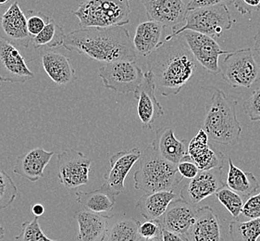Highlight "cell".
<instances>
[{"instance_id": "obj_32", "label": "cell", "mask_w": 260, "mask_h": 241, "mask_svg": "<svg viewBox=\"0 0 260 241\" xmlns=\"http://www.w3.org/2000/svg\"><path fill=\"white\" fill-rule=\"evenodd\" d=\"M14 241H59L50 239L42 230L37 216L31 221H26L21 225L20 234L14 237Z\"/></svg>"}, {"instance_id": "obj_42", "label": "cell", "mask_w": 260, "mask_h": 241, "mask_svg": "<svg viewBox=\"0 0 260 241\" xmlns=\"http://www.w3.org/2000/svg\"><path fill=\"white\" fill-rule=\"evenodd\" d=\"M31 210H32V214L35 215V216L39 217V216L44 215V213H45V207L42 204L37 203V204H35L32 206Z\"/></svg>"}, {"instance_id": "obj_17", "label": "cell", "mask_w": 260, "mask_h": 241, "mask_svg": "<svg viewBox=\"0 0 260 241\" xmlns=\"http://www.w3.org/2000/svg\"><path fill=\"white\" fill-rule=\"evenodd\" d=\"M197 210L182 198L172 200L166 213L159 219L163 229L187 235L196 221Z\"/></svg>"}, {"instance_id": "obj_43", "label": "cell", "mask_w": 260, "mask_h": 241, "mask_svg": "<svg viewBox=\"0 0 260 241\" xmlns=\"http://www.w3.org/2000/svg\"><path fill=\"white\" fill-rule=\"evenodd\" d=\"M254 41H255V51L260 56V30L255 34L254 37Z\"/></svg>"}, {"instance_id": "obj_29", "label": "cell", "mask_w": 260, "mask_h": 241, "mask_svg": "<svg viewBox=\"0 0 260 241\" xmlns=\"http://www.w3.org/2000/svg\"><path fill=\"white\" fill-rule=\"evenodd\" d=\"M140 222L134 218H125L115 222L108 231L109 241H138Z\"/></svg>"}, {"instance_id": "obj_33", "label": "cell", "mask_w": 260, "mask_h": 241, "mask_svg": "<svg viewBox=\"0 0 260 241\" xmlns=\"http://www.w3.org/2000/svg\"><path fill=\"white\" fill-rule=\"evenodd\" d=\"M18 189L11 176L0 169V210L10 207L15 200Z\"/></svg>"}, {"instance_id": "obj_34", "label": "cell", "mask_w": 260, "mask_h": 241, "mask_svg": "<svg viewBox=\"0 0 260 241\" xmlns=\"http://www.w3.org/2000/svg\"><path fill=\"white\" fill-rule=\"evenodd\" d=\"M51 17L40 11H28L26 13L27 28L31 37H37L47 26Z\"/></svg>"}, {"instance_id": "obj_9", "label": "cell", "mask_w": 260, "mask_h": 241, "mask_svg": "<svg viewBox=\"0 0 260 241\" xmlns=\"http://www.w3.org/2000/svg\"><path fill=\"white\" fill-rule=\"evenodd\" d=\"M92 165V159L83 152L67 149L57 154V178L66 189H73L86 185Z\"/></svg>"}, {"instance_id": "obj_1", "label": "cell", "mask_w": 260, "mask_h": 241, "mask_svg": "<svg viewBox=\"0 0 260 241\" xmlns=\"http://www.w3.org/2000/svg\"><path fill=\"white\" fill-rule=\"evenodd\" d=\"M146 58L156 89L164 97L179 94L198 67L197 59L182 36L165 38Z\"/></svg>"}, {"instance_id": "obj_31", "label": "cell", "mask_w": 260, "mask_h": 241, "mask_svg": "<svg viewBox=\"0 0 260 241\" xmlns=\"http://www.w3.org/2000/svg\"><path fill=\"white\" fill-rule=\"evenodd\" d=\"M216 197L234 218H237L242 214L243 206L245 203L243 197L234 192V190H232L227 186L218 191L216 193Z\"/></svg>"}, {"instance_id": "obj_14", "label": "cell", "mask_w": 260, "mask_h": 241, "mask_svg": "<svg viewBox=\"0 0 260 241\" xmlns=\"http://www.w3.org/2000/svg\"><path fill=\"white\" fill-rule=\"evenodd\" d=\"M141 156L142 152L138 147L117 152L110 158V168L104 174L105 183L102 187L115 196L122 193L125 189V179Z\"/></svg>"}, {"instance_id": "obj_38", "label": "cell", "mask_w": 260, "mask_h": 241, "mask_svg": "<svg viewBox=\"0 0 260 241\" xmlns=\"http://www.w3.org/2000/svg\"><path fill=\"white\" fill-rule=\"evenodd\" d=\"M177 168L179 173L182 177L189 179V180L194 178L198 175V173L200 172L198 165L192 162L189 156L185 158L181 163H178Z\"/></svg>"}, {"instance_id": "obj_3", "label": "cell", "mask_w": 260, "mask_h": 241, "mask_svg": "<svg viewBox=\"0 0 260 241\" xmlns=\"http://www.w3.org/2000/svg\"><path fill=\"white\" fill-rule=\"evenodd\" d=\"M236 107L237 100L229 98L222 90H216L211 96L202 126L211 141L232 146L239 141L243 130Z\"/></svg>"}, {"instance_id": "obj_28", "label": "cell", "mask_w": 260, "mask_h": 241, "mask_svg": "<svg viewBox=\"0 0 260 241\" xmlns=\"http://www.w3.org/2000/svg\"><path fill=\"white\" fill-rule=\"evenodd\" d=\"M66 34L56 21L51 18L47 26L38 34L37 37L31 38V45L35 48H45L49 50L51 48L63 47Z\"/></svg>"}, {"instance_id": "obj_5", "label": "cell", "mask_w": 260, "mask_h": 241, "mask_svg": "<svg viewBox=\"0 0 260 241\" xmlns=\"http://www.w3.org/2000/svg\"><path fill=\"white\" fill-rule=\"evenodd\" d=\"M72 12L82 29L124 26L130 22V0H84Z\"/></svg>"}, {"instance_id": "obj_12", "label": "cell", "mask_w": 260, "mask_h": 241, "mask_svg": "<svg viewBox=\"0 0 260 241\" xmlns=\"http://www.w3.org/2000/svg\"><path fill=\"white\" fill-rule=\"evenodd\" d=\"M222 168L206 170L198 173L194 178L189 180L181 190V198L188 204L196 206L203 199L216 195L225 187L222 177Z\"/></svg>"}, {"instance_id": "obj_27", "label": "cell", "mask_w": 260, "mask_h": 241, "mask_svg": "<svg viewBox=\"0 0 260 241\" xmlns=\"http://www.w3.org/2000/svg\"><path fill=\"white\" fill-rule=\"evenodd\" d=\"M115 197V195L102 187L90 192L76 193V201L85 210L101 214L110 212L114 208L116 203Z\"/></svg>"}, {"instance_id": "obj_18", "label": "cell", "mask_w": 260, "mask_h": 241, "mask_svg": "<svg viewBox=\"0 0 260 241\" xmlns=\"http://www.w3.org/2000/svg\"><path fill=\"white\" fill-rule=\"evenodd\" d=\"M208 140L207 133L203 129H200L188 144V156L201 171L223 166V154L213 150L208 145Z\"/></svg>"}, {"instance_id": "obj_40", "label": "cell", "mask_w": 260, "mask_h": 241, "mask_svg": "<svg viewBox=\"0 0 260 241\" xmlns=\"http://www.w3.org/2000/svg\"><path fill=\"white\" fill-rule=\"evenodd\" d=\"M234 6L242 15L251 14L260 10V0H236Z\"/></svg>"}, {"instance_id": "obj_6", "label": "cell", "mask_w": 260, "mask_h": 241, "mask_svg": "<svg viewBox=\"0 0 260 241\" xmlns=\"http://www.w3.org/2000/svg\"><path fill=\"white\" fill-rule=\"evenodd\" d=\"M234 22L227 6L199 8L188 11L182 25L172 27V34L165 38L171 39L181 36L183 32L192 31L217 39L222 36L224 31L230 30Z\"/></svg>"}, {"instance_id": "obj_35", "label": "cell", "mask_w": 260, "mask_h": 241, "mask_svg": "<svg viewBox=\"0 0 260 241\" xmlns=\"http://www.w3.org/2000/svg\"><path fill=\"white\" fill-rule=\"evenodd\" d=\"M243 109L252 122H260V88L255 89L245 100Z\"/></svg>"}, {"instance_id": "obj_45", "label": "cell", "mask_w": 260, "mask_h": 241, "mask_svg": "<svg viewBox=\"0 0 260 241\" xmlns=\"http://www.w3.org/2000/svg\"><path fill=\"white\" fill-rule=\"evenodd\" d=\"M5 237V229L0 225V240Z\"/></svg>"}, {"instance_id": "obj_10", "label": "cell", "mask_w": 260, "mask_h": 241, "mask_svg": "<svg viewBox=\"0 0 260 241\" xmlns=\"http://www.w3.org/2000/svg\"><path fill=\"white\" fill-rule=\"evenodd\" d=\"M198 63L211 74L220 73L219 57L227 55L216 39L197 32L185 31L181 35Z\"/></svg>"}, {"instance_id": "obj_8", "label": "cell", "mask_w": 260, "mask_h": 241, "mask_svg": "<svg viewBox=\"0 0 260 241\" xmlns=\"http://www.w3.org/2000/svg\"><path fill=\"white\" fill-rule=\"evenodd\" d=\"M144 74L135 61L108 63L99 71L105 87L118 94L135 93L144 80Z\"/></svg>"}, {"instance_id": "obj_23", "label": "cell", "mask_w": 260, "mask_h": 241, "mask_svg": "<svg viewBox=\"0 0 260 241\" xmlns=\"http://www.w3.org/2000/svg\"><path fill=\"white\" fill-rule=\"evenodd\" d=\"M74 217L78 223V241H104L110 217L87 210H78Z\"/></svg>"}, {"instance_id": "obj_22", "label": "cell", "mask_w": 260, "mask_h": 241, "mask_svg": "<svg viewBox=\"0 0 260 241\" xmlns=\"http://www.w3.org/2000/svg\"><path fill=\"white\" fill-rule=\"evenodd\" d=\"M41 62L45 72L57 85L73 84L77 80L70 58L61 53L47 50L42 55Z\"/></svg>"}, {"instance_id": "obj_25", "label": "cell", "mask_w": 260, "mask_h": 241, "mask_svg": "<svg viewBox=\"0 0 260 241\" xmlns=\"http://www.w3.org/2000/svg\"><path fill=\"white\" fill-rule=\"evenodd\" d=\"M175 197L176 194L173 191H158L143 195L138 200L136 208L146 220H159Z\"/></svg>"}, {"instance_id": "obj_4", "label": "cell", "mask_w": 260, "mask_h": 241, "mask_svg": "<svg viewBox=\"0 0 260 241\" xmlns=\"http://www.w3.org/2000/svg\"><path fill=\"white\" fill-rule=\"evenodd\" d=\"M177 164L170 163L150 145L139 160V168L134 174L135 188L146 194L172 191L182 181Z\"/></svg>"}, {"instance_id": "obj_44", "label": "cell", "mask_w": 260, "mask_h": 241, "mask_svg": "<svg viewBox=\"0 0 260 241\" xmlns=\"http://www.w3.org/2000/svg\"><path fill=\"white\" fill-rule=\"evenodd\" d=\"M138 241H163L162 240V236H156L154 238H145V237H141Z\"/></svg>"}, {"instance_id": "obj_47", "label": "cell", "mask_w": 260, "mask_h": 241, "mask_svg": "<svg viewBox=\"0 0 260 241\" xmlns=\"http://www.w3.org/2000/svg\"><path fill=\"white\" fill-rule=\"evenodd\" d=\"M184 1H185V3H186V4H188V3H189L191 0H184Z\"/></svg>"}, {"instance_id": "obj_16", "label": "cell", "mask_w": 260, "mask_h": 241, "mask_svg": "<svg viewBox=\"0 0 260 241\" xmlns=\"http://www.w3.org/2000/svg\"><path fill=\"white\" fill-rule=\"evenodd\" d=\"M149 21H156L165 27L182 25L187 12L184 0H141Z\"/></svg>"}, {"instance_id": "obj_37", "label": "cell", "mask_w": 260, "mask_h": 241, "mask_svg": "<svg viewBox=\"0 0 260 241\" xmlns=\"http://www.w3.org/2000/svg\"><path fill=\"white\" fill-rule=\"evenodd\" d=\"M162 229L163 227L159 221H146L139 226V234L141 237L154 238L162 236Z\"/></svg>"}, {"instance_id": "obj_36", "label": "cell", "mask_w": 260, "mask_h": 241, "mask_svg": "<svg viewBox=\"0 0 260 241\" xmlns=\"http://www.w3.org/2000/svg\"><path fill=\"white\" fill-rule=\"evenodd\" d=\"M242 215L248 220L260 218V192L252 195L248 199H245Z\"/></svg>"}, {"instance_id": "obj_21", "label": "cell", "mask_w": 260, "mask_h": 241, "mask_svg": "<svg viewBox=\"0 0 260 241\" xmlns=\"http://www.w3.org/2000/svg\"><path fill=\"white\" fill-rule=\"evenodd\" d=\"M188 144L178 139L172 128L164 126L156 130L152 146L168 162L178 164L188 157Z\"/></svg>"}, {"instance_id": "obj_30", "label": "cell", "mask_w": 260, "mask_h": 241, "mask_svg": "<svg viewBox=\"0 0 260 241\" xmlns=\"http://www.w3.org/2000/svg\"><path fill=\"white\" fill-rule=\"evenodd\" d=\"M229 235L232 241H257L260 236V218L247 221H232Z\"/></svg>"}, {"instance_id": "obj_46", "label": "cell", "mask_w": 260, "mask_h": 241, "mask_svg": "<svg viewBox=\"0 0 260 241\" xmlns=\"http://www.w3.org/2000/svg\"><path fill=\"white\" fill-rule=\"evenodd\" d=\"M11 0H0V6H4L8 3H10Z\"/></svg>"}, {"instance_id": "obj_7", "label": "cell", "mask_w": 260, "mask_h": 241, "mask_svg": "<svg viewBox=\"0 0 260 241\" xmlns=\"http://www.w3.org/2000/svg\"><path fill=\"white\" fill-rule=\"evenodd\" d=\"M220 74L234 88H249L260 82V64L256 63L251 48L239 49L227 54L220 66Z\"/></svg>"}, {"instance_id": "obj_13", "label": "cell", "mask_w": 260, "mask_h": 241, "mask_svg": "<svg viewBox=\"0 0 260 241\" xmlns=\"http://www.w3.org/2000/svg\"><path fill=\"white\" fill-rule=\"evenodd\" d=\"M0 38L20 48H27L31 43L26 14L17 0L0 16Z\"/></svg>"}, {"instance_id": "obj_19", "label": "cell", "mask_w": 260, "mask_h": 241, "mask_svg": "<svg viewBox=\"0 0 260 241\" xmlns=\"http://www.w3.org/2000/svg\"><path fill=\"white\" fill-rule=\"evenodd\" d=\"M186 236L189 241H222L219 217L212 208L204 206L197 210L196 221Z\"/></svg>"}, {"instance_id": "obj_39", "label": "cell", "mask_w": 260, "mask_h": 241, "mask_svg": "<svg viewBox=\"0 0 260 241\" xmlns=\"http://www.w3.org/2000/svg\"><path fill=\"white\" fill-rule=\"evenodd\" d=\"M236 0H191L187 4V11L199 9V8H206V7H213V6L233 5Z\"/></svg>"}, {"instance_id": "obj_11", "label": "cell", "mask_w": 260, "mask_h": 241, "mask_svg": "<svg viewBox=\"0 0 260 241\" xmlns=\"http://www.w3.org/2000/svg\"><path fill=\"white\" fill-rule=\"evenodd\" d=\"M34 78L18 47L0 38V82L23 84Z\"/></svg>"}, {"instance_id": "obj_41", "label": "cell", "mask_w": 260, "mask_h": 241, "mask_svg": "<svg viewBox=\"0 0 260 241\" xmlns=\"http://www.w3.org/2000/svg\"><path fill=\"white\" fill-rule=\"evenodd\" d=\"M162 240L163 241H189L185 235H181L172 231L162 229Z\"/></svg>"}, {"instance_id": "obj_26", "label": "cell", "mask_w": 260, "mask_h": 241, "mask_svg": "<svg viewBox=\"0 0 260 241\" xmlns=\"http://www.w3.org/2000/svg\"><path fill=\"white\" fill-rule=\"evenodd\" d=\"M228 163L229 169L226 177L227 187L242 196L243 199H248L255 194L259 189V183L255 174L235 166L232 159H229Z\"/></svg>"}, {"instance_id": "obj_15", "label": "cell", "mask_w": 260, "mask_h": 241, "mask_svg": "<svg viewBox=\"0 0 260 241\" xmlns=\"http://www.w3.org/2000/svg\"><path fill=\"white\" fill-rule=\"evenodd\" d=\"M156 84L151 72L144 74V80L135 92L137 100V114L144 128L151 129L155 120L164 115V109L156 97Z\"/></svg>"}, {"instance_id": "obj_24", "label": "cell", "mask_w": 260, "mask_h": 241, "mask_svg": "<svg viewBox=\"0 0 260 241\" xmlns=\"http://www.w3.org/2000/svg\"><path fill=\"white\" fill-rule=\"evenodd\" d=\"M164 29L165 27L161 23L154 21H144L138 24L133 40L136 51L144 57H148L161 42L160 38Z\"/></svg>"}, {"instance_id": "obj_20", "label": "cell", "mask_w": 260, "mask_h": 241, "mask_svg": "<svg viewBox=\"0 0 260 241\" xmlns=\"http://www.w3.org/2000/svg\"><path fill=\"white\" fill-rule=\"evenodd\" d=\"M54 152L36 147L16 159L13 173L31 182H37L44 176V171L52 159Z\"/></svg>"}, {"instance_id": "obj_2", "label": "cell", "mask_w": 260, "mask_h": 241, "mask_svg": "<svg viewBox=\"0 0 260 241\" xmlns=\"http://www.w3.org/2000/svg\"><path fill=\"white\" fill-rule=\"evenodd\" d=\"M63 47L106 64L136 58L130 32L124 26L74 30L66 35Z\"/></svg>"}]
</instances>
